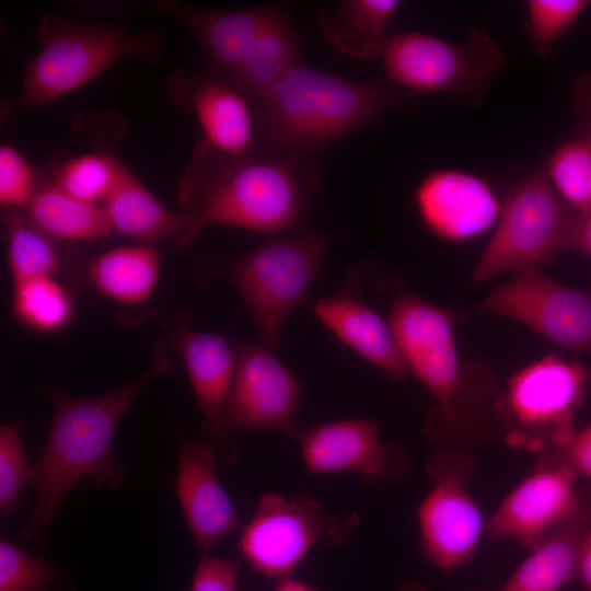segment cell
I'll list each match as a JSON object with an SVG mask.
<instances>
[{
  "mask_svg": "<svg viewBox=\"0 0 591 591\" xmlns=\"http://www.w3.org/2000/svg\"><path fill=\"white\" fill-rule=\"evenodd\" d=\"M172 368L166 345L159 340L149 366L114 390L74 397L50 382L40 386V393L51 403L53 418L43 451L34 463V502L19 533L20 542L31 541L44 552L50 523L80 479L114 490L120 487L126 468L113 451L114 434L140 392Z\"/></svg>",
  "mask_w": 591,
  "mask_h": 591,
  "instance_id": "obj_1",
  "label": "cell"
},
{
  "mask_svg": "<svg viewBox=\"0 0 591 591\" xmlns=\"http://www.w3.org/2000/svg\"><path fill=\"white\" fill-rule=\"evenodd\" d=\"M455 316L413 293L393 302L390 325L413 373L436 405L425 419L427 438L442 450H463L505 433L503 392L491 368L460 362Z\"/></svg>",
  "mask_w": 591,
  "mask_h": 591,
  "instance_id": "obj_2",
  "label": "cell"
},
{
  "mask_svg": "<svg viewBox=\"0 0 591 591\" xmlns=\"http://www.w3.org/2000/svg\"><path fill=\"white\" fill-rule=\"evenodd\" d=\"M316 182L310 159L230 155L199 139L181 175L177 202L201 229L280 234L301 222Z\"/></svg>",
  "mask_w": 591,
  "mask_h": 591,
  "instance_id": "obj_3",
  "label": "cell"
},
{
  "mask_svg": "<svg viewBox=\"0 0 591 591\" xmlns=\"http://www.w3.org/2000/svg\"><path fill=\"white\" fill-rule=\"evenodd\" d=\"M407 101L390 83L354 81L300 61L257 106L254 153L310 159Z\"/></svg>",
  "mask_w": 591,
  "mask_h": 591,
  "instance_id": "obj_4",
  "label": "cell"
},
{
  "mask_svg": "<svg viewBox=\"0 0 591 591\" xmlns=\"http://www.w3.org/2000/svg\"><path fill=\"white\" fill-rule=\"evenodd\" d=\"M42 46L26 66L21 103L34 108L53 103L126 57L155 62L163 58L165 37L146 28L132 33L119 25L70 20L47 13L37 26Z\"/></svg>",
  "mask_w": 591,
  "mask_h": 591,
  "instance_id": "obj_5",
  "label": "cell"
},
{
  "mask_svg": "<svg viewBox=\"0 0 591 591\" xmlns=\"http://www.w3.org/2000/svg\"><path fill=\"white\" fill-rule=\"evenodd\" d=\"M327 236L292 230L267 239L222 265L245 303L263 346L275 347L290 313L302 303L327 252Z\"/></svg>",
  "mask_w": 591,
  "mask_h": 591,
  "instance_id": "obj_6",
  "label": "cell"
},
{
  "mask_svg": "<svg viewBox=\"0 0 591 591\" xmlns=\"http://www.w3.org/2000/svg\"><path fill=\"white\" fill-rule=\"evenodd\" d=\"M381 56L386 76L397 84L451 94L471 106L483 101L506 63L497 42L478 25L461 42L415 31L394 32Z\"/></svg>",
  "mask_w": 591,
  "mask_h": 591,
  "instance_id": "obj_7",
  "label": "cell"
},
{
  "mask_svg": "<svg viewBox=\"0 0 591 591\" xmlns=\"http://www.w3.org/2000/svg\"><path fill=\"white\" fill-rule=\"evenodd\" d=\"M591 368L556 355L513 374L503 392L505 439L513 448L549 452L576 434L573 416L583 403Z\"/></svg>",
  "mask_w": 591,
  "mask_h": 591,
  "instance_id": "obj_8",
  "label": "cell"
},
{
  "mask_svg": "<svg viewBox=\"0 0 591 591\" xmlns=\"http://www.w3.org/2000/svg\"><path fill=\"white\" fill-rule=\"evenodd\" d=\"M571 209L549 182L545 166L510 190L498 224L472 274L477 283L503 273H524L563 251Z\"/></svg>",
  "mask_w": 591,
  "mask_h": 591,
  "instance_id": "obj_9",
  "label": "cell"
},
{
  "mask_svg": "<svg viewBox=\"0 0 591 591\" xmlns=\"http://www.w3.org/2000/svg\"><path fill=\"white\" fill-rule=\"evenodd\" d=\"M355 524V517L337 519L312 498L268 493L241 529L237 548L254 571L279 580L316 544L344 542Z\"/></svg>",
  "mask_w": 591,
  "mask_h": 591,
  "instance_id": "obj_10",
  "label": "cell"
},
{
  "mask_svg": "<svg viewBox=\"0 0 591 591\" xmlns=\"http://www.w3.org/2000/svg\"><path fill=\"white\" fill-rule=\"evenodd\" d=\"M427 471L434 486L418 508L421 552L441 569L452 570L470 561L486 523L466 483L474 472L463 450H441L430 456Z\"/></svg>",
  "mask_w": 591,
  "mask_h": 591,
  "instance_id": "obj_11",
  "label": "cell"
},
{
  "mask_svg": "<svg viewBox=\"0 0 591 591\" xmlns=\"http://www.w3.org/2000/svg\"><path fill=\"white\" fill-rule=\"evenodd\" d=\"M479 311L520 322L571 352L591 354V276L576 289L531 269L495 288Z\"/></svg>",
  "mask_w": 591,
  "mask_h": 591,
  "instance_id": "obj_12",
  "label": "cell"
},
{
  "mask_svg": "<svg viewBox=\"0 0 591 591\" xmlns=\"http://www.w3.org/2000/svg\"><path fill=\"white\" fill-rule=\"evenodd\" d=\"M308 471L316 474H358L364 478L397 479L409 470L408 452L398 441L384 440L379 425L364 418L296 428L290 434Z\"/></svg>",
  "mask_w": 591,
  "mask_h": 591,
  "instance_id": "obj_13",
  "label": "cell"
},
{
  "mask_svg": "<svg viewBox=\"0 0 591 591\" xmlns=\"http://www.w3.org/2000/svg\"><path fill=\"white\" fill-rule=\"evenodd\" d=\"M236 370L222 418L220 437L244 430L290 434L300 386L265 346L239 343Z\"/></svg>",
  "mask_w": 591,
  "mask_h": 591,
  "instance_id": "obj_14",
  "label": "cell"
},
{
  "mask_svg": "<svg viewBox=\"0 0 591 591\" xmlns=\"http://www.w3.org/2000/svg\"><path fill=\"white\" fill-rule=\"evenodd\" d=\"M568 467L537 463L533 473L502 500L486 531L494 540H517L531 547L547 532L575 520L591 518Z\"/></svg>",
  "mask_w": 591,
  "mask_h": 591,
  "instance_id": "obj_15",
  "label": "cell"
},
{
  "mask_svg": "<svg viewBox=\"0 0 591 591\" xmlns=\"http://www.w3.org/2000/svg\"><path fill=\"white\" fill-rule=\"evenodd\" d=\"M167 86L172 102L197 119L204 142L230 155L254 153L256 106L233 79L205 68L178 69Z\"/></svg>",
  "mask_w": 591,
  "mask_h": 591,
  "instance_id": "obj_16",
  "label": "cell"
},
{
  "mask_svg": "<svg viewBox=\"0 0 591 591\" xmlns=\"http://www.w3.org/2000/svg\"><path fill=\"white\" fill-rule=\"evenodd\" d=\"M208 436V434H207ZM215 437H183L178 442L175 494L196 548L202 554L242 529L217 471Z\"/></svg>",
  "mask_w": 591,
  "mask_h": 591,
  "instance_id": "obj_17",
  "label": "cell"
},
{
  "mask_svg": "<svg viewBox=\"0 0 591 591\" xmlns=\"http://www.w3.org/2000/svg\"><path fill=\"white\" fill-rule=\"evenodd\" d=\"M169 346L181 358L202 414L206 434L220 437L225 406L236 370V349L217 333L195 331L187 315L176 312L163 322Z\"/></svg>",
  "mask_w": 591,
  "mask_h": 591,
  "instance_id": "obj_18",
  "label": "cell"
},
{
  "mask_svg": "<svg viewBox=\"0 0 591 591\" xmlns=\"http://www.w3.org/2000/svg\"><path fill=\"white\" fill-rule=\"evenodd\" d=\"M415 201L420 219L438 236L463 241L485 232L501 213L489 184L460 170H434L418 184Z\"/></svg>",
  "mask_w": 591,
  "mask_h": 591,
  "instance_id": "obj_19",
  "label": "cell"
},
{
  "mask_svg": "<svg viewBox=\"0 0 591 591\" xmlns=\"http://www.w3.org/2000/svg\"><path fill=\"white\" fill-rule=\"evenodd\" d=\"M152 5L192 32L206 54V70L225 77L234 72L278 8L266 4L218 10L170 0L155 1Z\"/></svg>",
  "mask_w": 591,
  "mask_h": 591,
  "instance_id": "obj_20",
  "label": "cell"
},
{
  "mask_svg": "<svg viewBox=\"0 0 591 591\" xmlns=\"http://www.w3.org/2000/svg\"><path fill=\"white\" fill-rule=\"evenodd\" d=\"M103 206L115 233L128 236L137 245L157 247L170 241L176 246H188L202 230L188 215L160 202L126 164Z\"/></svg>",
  "mask_w": 591,
  "mask_h": 591,
  "instance_id": "obj_21",
  "label": "cell"
},
{
  "mask_svg": "<svg viewBox=\"0 0 591 591\" xmlns=\"http://www.w3.org/2000/svg\"><path fill=\"white\" fill-rule=\"evenodd\" d=\"M313 313L341 341L389 375L404 379L408 366L390 323L349 294L316 300Z\"/></svg>",
  "mask_w": 591,
  "mask_h": 591,
  "instance_id": "obj_22",
  "label": "cell"
},
{
  "mask_svg": "<svg viewBox=\"0 0 591 591\" xmlns=\"http://www.w3.org/2000/svg\"><path fill=\"white\" fill-rule=\"evenodd\" d=\"M590 526L591 518H584L547 532L500 588L486 591H559L578 578L582 542Z\"/></svg>",
  "mask_w": 591,
  "mask_h": 591,
  "instance_id": "obj_23",
  "label": "cell"
},
{
  "mask_svg": "<svg viewBox=\"0 0 591 591\" xmlns=\"http://www.w3.org/2000/svg\"><path fill=\"white\" fill-rule=\"evenodd\" d=\"M397 0H344L318 13L322 37L338 51L354 58L382 55L390 34V20Z\"/></svg>",
  "mask_w": 591,
  "mask_h": 591,
  "instance_id": "obj_24",
  "label": "cell"
},
{
  "mask_svg": "<svg viewBox=\"0 0 591 591\" xmlns=\"http://www.w3.org/2000/svg\"><path fill=\"white\" fill-rule=\"evenodd\" d=\"M299 44L300 36L294 22L278 7L230 76L256 108L273 88L301 61Z\"/></svg>",
  "mask_w": 591,
  "mask_h": 591,
  "instance_id": "obj_25",
  "label": "cell"
},
{
  "mask_svg": "<svg viewBox=\"0 0 591 591\" xmlns=\"http://www.w3.org/2000/svg\"><path fill=\"white\" fill-rule=\"evenodd\" d=\"M23 212L46 233L66 243L116 234L103 205L69 196L57 188L42 170L36 192Z\"/></svg>",
  "mask_w": 591,
  "mask_h": 591,
  "instance_id": "obj_26",
  "label": "cell"
},
{
  "mask_svg": "<svg viewBox=\"0 0 591 591\" xmlns=\"http://www.w3.org/2000/svg\"><path fill=\"white\" fill-rule=\"evenodd\" d=\"M161 256L155 247L134 245L107 250L86 265L91 285L121 304L147 301L158 282Z\"/></svg>",
  "mask_w": 591,
  "mask_h": 591,
  "instance_id": "obj_27",
  "label": "cell"
},
{
  "mask_svg": "<svg viewBox=\"0 0 591 591\" xmlns=\"http://www.w3.org/2000/svg\"><path fill=\"white\" fill-rule=\"evenodd\" d=\"M2 228L12 283L42 277L58 278L68 266L69 243L46 233L24 212L3 211Z\"/></svg>",
  "mask_w": 591,
  "mask_h": 591,
  "instance_id": "obj_28",
  "label": "cell"
},
{
  "mask_svg": "<svg viewBox=\"0 0 591 591\" xmlns=\"http://www.w3.org/2000/svg\"><path fill=\"white\" fill-rule=\"evenodd\" d=\"M94 150L73 158L55 159L45 176L69 196L89 204L103 205L113 190L125 164L103 138H93Z\"/></svg>",
  "mask_w": 591,
  "mask_h": 591,
  "instance_id": "obj_29",
  "label": "cell"
},
{
  "mask_svg": "<svg viewBox=\"0 0 591 591\" xmlns=\"http://www.w3.org/2000/svg\"><path fill=\"white\" fill-rule=\"evenodd\" d=\"M11 308L15 318L38 333H57L73 320V299L55 277L34 278L13 283Z\"/></svg>",
  "mask_w": 591,
  "mask_h": 591,
  "instance_id": "obj_30",
  "label": "cell"
},
{
  "mask_svg": "<svg viewBox=\"0 0 591 591\" xmlns=\"http://www.w3.org/2000/svg\"><path fill=\"white\" fill-rule=\"evenodd\" d=\"M544 166L563 201L578 215H591V137L561 143Z\"/></svg>",
  "mask_w": 591,
  "mask_h": 591,
  "instance_id": "obj_31",
  "label": "cell"
},
{
  "mask_svg": "<svg viewBox=\"0 0 591 591\" xmlns=\"http://www.w3.org/2000/svg\"><path fill=\"white\" fill-rule=\"evenodd\" d=\"M0 591H76L72 579L56 564L0 541Z\"/></svg>",
  "mask_w": 591,
  "mask_h": 591,
  "instance_id": "obj_32",
  "label": "cell"
},
{
  "mask_svg": "<svg viewBox=\"0 0 591 591\" xmlns=\"http://www.w3.org/2000/svg\"><path fill=\"white\" fill-rule=\"evenodd\" d=\"M590 3L588 0H530L526 30L535 49L545 55Z\"/></svg>",
  "mask_w": 591,
  "mask_h": 591,
  "instance_id": "obj_33",
  "label": "cell"
},
{
  "mask_svg": "<svg viewBox=\"0 0 591 591\" xmlns=\"http://www.w3.org/2000/svg\"><path fill=\"white\" fill-rule=\"evenodd\" d=\"M34 464L27 455L15 422L0 427V513L12 514L26 484L32 483Z\"/></svg>",
  "mask_w": 591,
  "mask_h": 591,
  "instance_id": "obj_34",
  "label": "cell"
},
{
  "mask_svg": "<svg viewBox=\"0 0 591 591\" xmlns=\"http://www.w3.org/2000/svg\"><path fill=\"white\" fill-rule=\"evenodd\" d=\"M40 170L10 144L0 147V205L3 211H24L33 198Z\"/></svg>",
  "mask_w": 591,
  "mask_h": 591,
  "instance_id": "obj_35",
  "label": "cell"
},
{
  "mask_svg": "<svg viewBox=\"0 0 591 591\" xmlns=\"http://www.w3.org/2000/svg\"><path fill=\"white\" fill-rule=\"evenodd\" d=\"M240 561L204 553L190 583L189 591H236Z\"/></svg>",
  "mask_w": 591,
  "mask_h": 591,
  "instance_id": "obj_36",
  "label": "cell"
},
{
  "mask_svg": "<svg viewBox=\"0 0 591 591\" xmlns=\"http://www.w3.org/2000/svg\"><path fill=\"white\" fill-rule=\"evenodd\" d=\"M537 463L561 465L578 477L591 478V424L577 431L565 448L542 453Z\"/></svg>",
  "mask_w": 591,
  "mask_h": 591,
  "instance_id": "obj_37",
  "label": "cell"
},
{
  "mask_svg": "<svg viewBox=\"0 0 591 591\" xmlns=\"http://www.w3.org/2000/svg\"><path fill=\"white\" fill-rule=\"evenodd\" d=\"M565 250L591 256V215L571 211L563 242Z\"/></svg>",
  "mask_w": 591,
  "mask_h": 591,
  "instance_id": "obj_38",
  "label": "cell"
},
{
  "mask_svg": "<svg viewBox=\"0 0 591 591\" xmlns=\"http://www.w3.org/2000/svg\"><path fill=\"white\" fill-rule=\"evenodd\" d=\"M573 102L584 135L591 137V72L576 84Z\"/></svg>",
  "mask_w": 591,
  "mask_h": 591,
  "instance_id": "obj_39",
  "label": "cell"
},
{
  "mask_svg": "<svg viewBox=\"0 0 591 591\" xmlns=\"http://www.w3.org/2000/svg\"><path fill=\"white\" fill-rule=\"evenodd\" d=\"M578 578L591 591V526L582 542Z\"/></svg>",
  "mask_w": 591,
  "mask_h": 591,
  "instance_id": "obj_40",
  "label": "cell"
},
{
  "mask_svg": "<svg viewBox=\"0 0 591 591\" xmlns=\"http://www.w3.org/2000/svg\"><path fill=\"white\" fill-rule=\"evenodd\" d=\"M274 591H318V590L301 580L291 578L289 576V577L279 579Z\"/></svg>",
  "mask_w": 591,
  "mask_h": 591,
  "instance_id": "obj_41",
  "label": "cell"
},
{
  "mask_svg": "<svg viewBox=\"0 0 591 591\" xmlns=\"http://www.w3.org/2000/svg\"><path fill=\"white\" fill-rule=\"evenodd\" d=\"M395 591H428V590L424 586L417 582L408 581L402 584L401 587H398Z\"/></svg>",
  "mask_w": 591,
  "mask_h": 591,
  "instance_id": "obj_42",
  "label": "cell"
}]
</instances>
